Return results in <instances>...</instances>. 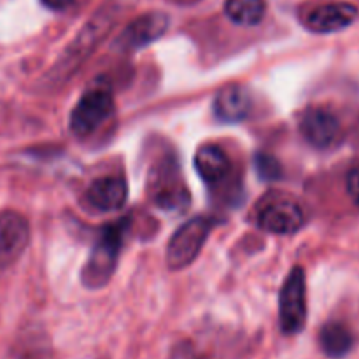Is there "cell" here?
<instances>
[{
	"label": "cell",
	"mask_w": 359,
	"mask_h": 359,
	"mask_svg": "<svg viewBox=\"0 0 359 359\" xmlns=\"http://www.w3.org/2000/svg\"><path fill=\"white\" fill-rule=\"evenodd\" d=\"M251 111V95L241 84L223 88L214 100V114L223 123H238Z\"/></svg>",
	"instance_id": "obj_12"
},
{
	"label": "cell",
	"mask_w": 359,
	"mask_h": 359,
	"mask_svg": "<svg viewBox=\"0 0 359 359\" xmlns=\"http://www.w3.org/2000/svg\"><path fill=\"white\" fill-rule=\"evenodd\" d=\"M255 167L259 177L265 179V181H279L280 175H283V167L272 154L259 153L255 158Z\"/></svg>",
	"instance_id": "obj_16"
},
{
	"label": "cell",
	"mask_w": 359,
	"mask_h": 359,
	"mask_svg": "<svg viewBox=\"0 0 359 359\" xmlns=\"http://www.w3.org/2000/svg\"><path fill=\"white\" fill-rule=\"evenodd\" d=\"M41 2L51 11H63L67 9V7H70V4H72L74 0H41Z\"/></svg>",
	"instance_id": "obj_18"
},
{
	"label": "cell",
	"mask_w": 359,
	"mask_h": 359,
	"mask_svg": "<svg viewBox=\"0 0 359 359\" xmlns=\"http://www.w3.org/2000/svg\"><path fill=\"white\" fill-rule=\"evenodd\" d=\"M30 241V230L23 216L11 210L0 212V269L20 258Z\"/></svg>",
	"instance_id": "obj_8"
},
{
	"label": "cell",
	"mask_w": 359,
	"mask_h": 359,
	"mask_svg": "<svg viewBox=\"0 0 359 359\" xmlns=\"http://www.w3.org/2000/svg\"><path fill=\"white\" fill-rule=\"evenodd\" d=\"M114 111V98L111 90L104 84L90 88L74 107L70 114V130L77 137L93 133Z\"/></svg>",
	"instance_id": "obj_3"
},
{
	"label": "cell",
	"mask_w": 359,
	"mask_h": 359,
	"mask_svg": "<svg viewBox=\"0 0 359 359\" xmlns=\"http://www.w3.org/2000/svg\"><path fill=\"white\" fill-rule=\"evenodd\" d=\"M88 202L100 212L121 209L128 198V184L119 175H105L95 179L86 191Z\"/></svg>",
	"instance_id": "obj_10"
},
{
	"label": "cell",
	"mask_w": 359,
	"mask_h": 359,
	"mask_svg": "<svg viewBox=\"0 0 359 359\" xmlns=\"http://www.w3.org/2000/svg\"><path fill=\"white\" fill-rule=\"evenodd\" d=\"M279 323L284 335H298L307 323V284L302 266L291 270L280 290Z\"/></svg>",
	"instance_id": "obj_2"
},
{
	"label": "cell",
	"mask_w": 359,
	"mask_h": 359,
	"mask_svg": "<svg viewBox=\"0 0 359 359\" xmlns=\"http://www.w3.org/2000/svg\"><path fill=\"white\" fill-rule=\"evenodd\" d=\"M126 221L111 224L104 230L98 242L91 251L88 265L83 270V280L88 287H102L109 279L118 263L121 251L123 235H125Z\"/></svg>",
	"instance_id": "obj_1"
},
{
	"label": "cell",
	"mask_w": 359,
	"mask_h": 359,
	"mask_svg": "<svg viewBox=\"0 0 359 359\" xmlns=\"http://www.w3.org/2000/svg\"><path fill=\"white\" fill-rule=\"evenodd\" d=\"M210 228H212V221L202 216L182 224L168 242L167 265L172 270H181L191 265L202 251Z\"/></svg>",
	"instance_id": "obj_4"
},
{
	"label": "cell",
	"mask_w": 359,
	"mask_h": 359,
	"mask_svg": "<svg viewBox=\"0 0 359 359\" xmlns=\"http://www.w3.org/2000/svg\"><path fill=\"white\" fill-rule=\"evenodd\" d=\"M300 132L311 146L318 147V149H328L339 142L342 126H340L339 118L332 111L323 107H312L302 116Z\"/></svg>",
	"instance_id": "obj_7"
},
{
	"label": "cell",
	"mask_w": 359,
	"mask_h": 359,
	"mask_svg": "<svg viewBox=\"0 0 359 359\" xmlns=\"http://www.w3.org/2000/svg\"><path fill=\"white\" fill-rule=\"evenodd\" d=\"M319 347L328 358L340 359L353 351L354 335L346 325L332 321L323 326L319 333Z\"/></svg>",
	"instance_id": "obj_14"
},
{
	"label": "cell",
	"mask_w": 359,
	"mask_h": 359,
	"mask_svg": "<svg viewBox=\"0 0 359 359\" xmlns=\"http://www.w3.org/2000/svg\"><path fill=\"white\" fill-rule=\"evenodd\" d=\"M174 359H205L203 356H200L198 353H196L195 349H191V347H188V349H179L177 353H175Z\"/></svg>",
	"instance_id": "obj_19"
},
{
	"label": "cell",
	"mask_w": 359,
	"mask_h": 359,
	"mask_svg": "<svg viewBox=\"0 0 359 359\" xmlns=\"http://www.w3.org/2000/svg\"><path fill=\"white\" fill-rule=\"evenodd\" d=\"M347 193L353 198V202L359 205V167H354L347 174Z\"/></svg>",
	"instance_id": "obj_17"
},
{
	"label": "cell",
	"mask_w": 359,
	"mask_h": 359,
	"mask_svg": "<svg viewBox=\"0 0 359 359\" xmlns=\"http://www.w3.org/2000/svg\"><path fill=\"white\" fill-rule=\"evenodd\" d=\"M168 16L163 13H149L133 20L119 37V44L125 49H140L151 44L167 32Z\"/></svg>",
	"instance_id": "obj_11"
},
{
	"label": "cell",
	"mask_w": 359,
	"mask_h": 359,
	"mask_svg": "<svg viewBox=\"0 0 359 359\" xmlns=\"http://www.w3.org/2000/svg\"><path fill=\"white\" fill-rule=\"evenodd\" d=\"M149 179V191L154 203L161 209H184L188 203V189L174 161L165 160L158 165Z\"/></svg>",
	"instance_id": "obj_6"
},
{
	"label": "cell",
	"mask_w": 359,
	"mask_h": 359,
	"mask_svg": "<svg viewBox=\"0 0 359 359\" xmlns=\"http://www.w3.org/2000/svg\"><path fill=\"white\" fill-rule=\"evenodd\" d=\"M195 167L207 184H219L230 174V158L221 147L214 144L202 146L195 154Z\"/></svg>",
	"instance_id": "obj_13"
},
{
	"label": "cell",
	"mask_w": 359,
	"mask_h": 359,
	"mask_svg": "<svg viewBox=\"0 0 359 359\" xmlns=\"http://www.w3.org/2000/svg\"><path fill=\"white\" fill-rule=\"evenodd\" d=\"M265 0H226L224 13L235 25L255 27L265 18Z\"/></svg>",
	"instance_id": "obj_15"
},
{
	"label": "cell",
	"mask_w": 359,
	"mask_h": 359,
	"mask_svg": "<svg viewBox=\"0 0 359 359\" xmlns=\"http://www.w3.org/2000/svg\"><path fill=\"white\" fill-rule=\"evenodd\" d=\"M358 18V7L351 2H332L316 7L305 16V27L316 34H333L351 27Z\"/></svg>",
	"instance_id": "obj_9"
},
{
	"label": "cell",
	"mask_w": 359,
	"mask_h": 359,
	"mask_svg": "<svg viewBox=\"0 0 359 359\" xmlns=\"http://www.w3.org/2000/svg\"><path fill=\"white\" fill-rule=\"evenodd\" d=\"M305 223L304 210L286 195H272L258 209V226L273 235H291Z\"/></svg>",
	"instance_id": "obj_5"
}]
</instances>
